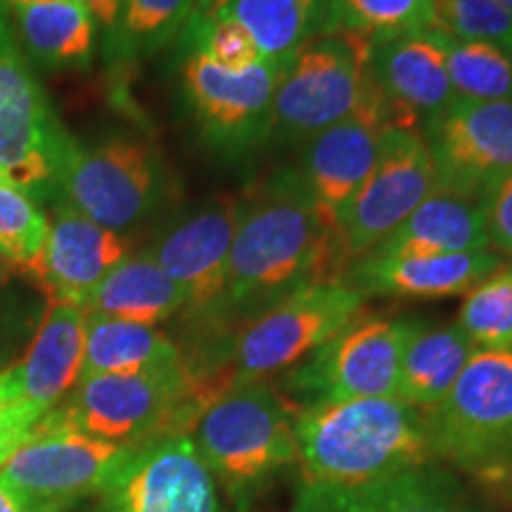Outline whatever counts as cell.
Wrapping results in <instances>:
<instances>
[{
	"instance_id": "30",
	"label": "cell",
	"mask_w": 512,
	"mask_h": 512,
	"mask_svg": "<svg viewBox=\"0 0 512 512\" xmlns=\"http://www.w3.org/2000/svg\"><path fill=\"white\" fill-rule=\"evenodd\" d=\"M197 0H124L107 50L119 60H138L162 50L188 24Z\"/></svg>"
},
{
	"instance_id": "25",
	"label": "cell",
	"mask_w": 512,
	"mask_h": 512,
	"mask_svg": "<svg viewBox=\"0 0 512 512\" xmlns=\"http://www.w3.org/2000/svg\"><path fill=\"white\" fill-rule=\"evenodd\" d=\"M181 363V351L157 328L86 313V354L79 382L98 375L150 373Z\"/></svg>"
},
{
	"instance_id": "12",
	"label": "cell",
	"mask_w": 512,
	"mask_h": 512,
	"mask_svg": "<svg viewBox=\"0 0 512 512\" xmlns=\"http://www.w3.org/2000/svg\"><path fill=\"white\" fill-rule=\"evenodd\" d=\"M69 138L0 8V171L27 195L48 197Z\"/></svg>"
},
{
	"instance_id": "37",
	"label": "cell",
	"mask_w": 512,
	"mask_h": 512,
	"mask_svg": "<svg viewBox=\"0 0 512 512\" xmlns=\"http://www.w3.org/2000/svg\"><path fill=\"white\" fill-rule=\"evenodd\" d=\"M36 425L38 422L31 420L19 408H10L5 403H0V465L29 439V434Z\"/></svg>"
},
{
	"instance_id": "15",
	"label": "cell",
	"mask_w": 512,
	"mask_h": 512,
	"mask_svg": "<svg viewBox=\"0 0 512 512\" xmlns=\"http://www.w3.org/2000/svg\"><path fill=\"white\" fill-rule=\"evenodd\" d=\"M102 494L107 512H221L214 475L183 434L133 448Z\"/></svg>"
},
{
	"instance_id": "10",
	"label": "cell",
	"mask_w": 512,
	"mask_h": 512,
	"mask_svg": "<svg viewBox=\"0 0 512 512\" xmlns=\"http://www.w3.org/2000/svg\"><path fill=\"white\" fill-rule=\"evenodd\" d=\"M162 188L157 150L131 136H114L93 147L69 138L55 176L62 202L114 233L147 219Z\"/></svg>"
},
{
	"instance_id": "20",
	"label": "cell",
	"mask_w": 512,
	"mask_h": 512,
	"mask_svg": "<svg viewBox=\"0 0 512 512\" xmlns=\"http://www.w3.org/2000/svg\"><path fill=\"white\" fill-rule=\"evenodd\" d=\"M48 221L46 249L29 275L50 302L83 309L102 278L126 259L128 242L121 233L91 221L62 200H55Z\"/></svg>"
},
{
	"instance_id": "24",
	"label": "cell",
	"mask_w": 512,
	"mask_h": 512,
	"mask_svg": "<svg viewBox=\"0 0 512 512\" xmlns=\"http://www.w3.org/2000/svg\"><path fill=\"white\" fill-rule=\"evenodd\" d=\"M188 309V294L169 278L150 252L128 254L91 292L83 311L155 328Z\"/></svg>"
},
{
	"instance_id": "32",
	"label": "cell",
	"mask_w": 512,
	"mask_h": 512,
	"mask_svg": "<svg viewBox=\"0 0 512 512\" xmlns=\"http://www.w3.org/2000/svg\"><path fill=\"white\" fill-rule=\"evenodd\" d=\"M392 38L432 29V0H330V31Z\"/></svg>"
},
{
	"instance_id": "34",
	"label": "cell",
	"mask_w": 512,
	"mask_h": 512,
	"mask_svg": "<svg viewBox=\"0 0 512 512\" xmlns=\"http://www.w3.org/2000/svg\"><path fill=\"white\" fill-rule=\"evenodd\" d=\"M48 233L50 221L34 197L0 181V256L29 273L46 249Z\"/></svg>"
},
{
	"instance_id": "21",
	"label": "cell",
	"mask_w": 512,
	"mask_h": 512,
	"mask_svg": "<svg viewBox=\"0 0 512 512\" xmlns=\"http://www.w3.org/2000/svg\"><path fill=\"white\" fill-rule=\"evenodd\" d=\"M503 264L494 249L430 256L363 254L349 261L339 280L366 299H446L475 290Z\"/></svg>"
},
{
	"instance_id": "3",
	"label": "cell",
	"mask_w": 512,
	"mask_h": 512,
	"mask_svg": "<svg viewBox=\"0 0 512 512\" xmlns=\"http://www.w3.org/2000/svg\"><path fill=\"white\" fill-rule=\"evenodd\" d=\"M294 415L271 382H254L226 389L192 425V444L240 512L297 463Z\"/></svg>"
},
{
	"instance_id": "17",
	"label": "cell",
	"mask_w": 512,
	"mask_h": 512,
	"mask_svg": "<svg viewBox=\"0 0 512 512\" xmlns=\"http://www.w3.org/2000/svg\"><path fill=\"white\" fill-rule=\"evenodd\" d=\"M370 79L389 126L403 131L422 133L456 98L437 29L377 38L370 48Z\"/></svg>"
},
{
	"instance_id": "31",
	"label": "cell",
	"mask_w": 512,
	"mask_h": 512,
	"mask_svg": "<svg viewBox=\"0 0 512 512\" xmlns=\"http://www.w3.org/2000/svg\"><path fill=\"white\" fill-rule=\"evenodd\" d=\"M181 34L188 38L190 53L204 55L226 72L240 74L266 62L247 29L223 8V0H197Z\"/></svg>"
},
{
	"instance_id": "19",
	"label": "cell",
	"mask_w": 512,
	"mask_h": 512,
	"mask_svg": "<svg viewBox=\"0 0 512 512\" xmlns=\"http://www.w3.org/2000/svg\"><path fill=\"white\" fill-rule=\"evenodd\" d=\"M240 200L223 197L195 209L169 228L147 252L188 294V309L209 318L226 290L228 256Z\"/></svg>"
},
{
	"instance_id": "36",
	"label": "cell",
	"mask_w": 512,
	"mask_h": 512,
	"mask_svg": "<svg viewBox=\"0 0 512 512\" xmlns=\"http://www.w3.org/2000/svg\"><path fill=\"white\" fill-rule=\"evenodd\" d=\"M489 247L512 259V174L482 200Z\"/></svg>"
},
{
	"instance_id": "40",
	"label": "cell",
	"mask_w": 512,
	"mask_h": 512,
	"mask_svg": "<svg viewBox=\"0 0 512 512\" xmlns=\"http://www.w3.org/2000/svg\"><path fill=\"white\" fill-rule=\"evenodd\" d=\"M34 3H57V0H10V5H34Z\"/></svg>"
},
{
	"instance_id": "35",
	"label": "cell",
	"mask_w": 512,
	"mask_h": 512,
	"mask_svg": "<svg viewBox=\"0 0 512 512\" xmlns=\"http://www.w3.org/2000/svg\"><path fill=\"white\" fill-rule=\"evenodd\" d=\"M432 29L512 50V12L496 0H432Z\"/></svg>"
},
{
	"instance_id": "18",
	"label": "cell",
	"mask_w": 512,
	"mask_h": 512,
	"mask_svg": "<svg viewBox=\"0 0 512 512\" xmlns=\"http://www.w3.org/2000/svg\"><path fill=\"white\" fill-rule=\"evenodd\" d=\"M86 354V311L50 302L24 358L0 370V403L41 420L76 387Z\"/></svg>"
},
{
	"instance_id": "38",
	"label": "cell",
	"mask_w": 512,
	"mask_h": 512,
	"mask_svg": "<svg viewBox=\"0 0 512 512\" xmlns=\"http://www.w3.org/2000/svg\"><path fill=\"white\" fill-rule=\"evenodd\" d=\"M88 12H91L95 27L105 31V41H110L114 31H117L119 17H121V3L124 0H83Z\"/></svg>"
},
{
	"instance_id": "11",
	"label": "cell",
	"mask_w": 512,
	"mask_h": 512,
	"mask_svg": "<svg viewBox=\"0 0 512 512\" xmlns=\"http://www.w3.org/2000/svg\"><path fill=\"white\" fill-rule=\"evenodd\" d=\"M283 69L280 62H261L235 74L188 53L181 69L183 95L197 131L216 155L235 162L271 143L273 95Z\"/></svg>"
},
{
	"instance_id": "5",
	"label": "cell",
	"mask_w": 512,
	"mask_h": 512,
	"mask_svg": "<svg viewBox=\"0 0 512 512\" xmlns=\"http://www.w3.org/2000/svg\"><path fill=\"white\" fill-rule=\"evenodd\" d=\"M214 399L183 361L150 373L88 377L53 411L88 437L136 448L192 430Z\"/></svg>"
},
{
	"instance_id": "4",
	"label": "cell",
	"mask_w": 512,
	"mask_h": 512,
	"mask_svg": "<svg viewBox=\"0 0 512 512\" xmlns=\"http://www.w3.org/2000/svg\"><path fill=\"white\" fill-rule=\"evenodd\" d=\"M363 309L366 297L342 280L304 287L235 328L202 377L230 389L285 375L363 316Z\"/></svg>"
},
{
	"instance_id": "8",
	"label": "cell",
	"mask_w": 512,
	"mask_h": 512,
	"mask_svg": "<svg viewBox=\"0 0 512 512\" xmlns=\"http://www.w3.org/2000/svg\"><path fill=\"white\" fill-rule=\"evenodd\" d=\"M368 36L328 31L299 50L280 74L273 95L271 140L304 145L358 110L370 91Z\"/></svg>"
},
{
	"instance_id": "1",
	"label": "cell",
	"mask_w": 512,
	"mask_h": 512,
	"mask_svg": "<svg viewBox=\"0 0 512 512\" xmlns=\"http://www.w3.org/2000/svg\"><path fill=\"white\" fill-rule=\"evenodd\" d=\"M342 271L335 235L297 166L275 169L240 200L226 290L209 323L240 328L304 287L339 280Z\"/></svg>"
},
{
	"instance_id": "14",
	"label": "cell",
	"mask_w": 512,
	"mask_h": 512,
	"mask_svg": "<svg viewBox=\"0 0 512 512\" xmlns=\"http://www.w3.org/2000/svg\"><path fill=\"white\" fill-rule=\"evenodd\" d=\"M437 190L484 200L512 174V105L453 98L422 128Z\"/></svg>"
},
{
	"instance_id": "9",
	"label": "cell",
	"mask_w": 512,
	"mask_h": 512,
	"mask_svg": "<svg viewBox=\"0 0 512 512\" xmlns=\"http://www.w3.org/2000/svg\"><path fill=\"white\" fill-rule=\"evenodd\" d=\"M131 451V446L88 437L50 411L0 465V486L31 512H64L105 491Z\"/></svg>"
},
{
	"instance_id": "43",
	"label": "cell",
	"mask_w": 512,
	"mask_h": 512,
	"mask_svg": "<svg viewBox=\"0 0 512 512\" xmlns=\"http://www.w3.org/2000/svg\"><path fill=\"white\" fill-rule=\"evenodd\" d=\"M3 5H5V0H0V8H3Z\"/></svg>"
},
{
	"instance_id": "39",
	"label": "cell",
	"mask_w": 512,
	"mask_h": 512,
	"mask_svg": "<svg viewBox=\"0 0 512 512\" xmlns=\"http://www.w3.org/2000/svg\"><path fill=\"white\" fill-rule=\"evenodd\" d=\"M0 512H31L27 505H22L15 496L8 494V491L0 486Z\"/></svg>"
},
{
	"instance_id": "23",
	"label": "cell",
	"mask_w": 512,
	"mask_h": 512,
	"mask_svg": "<svg viewBox=\"0 0 512 512\" xmlns=\"http://www.w3.org/2000/svg\"><path fill=\"white\" fill-rule=\"evenodd\" d=\"M489 247L482 200L434 190L418 209L368 254L430 256L463 254Z\"/></svg>"
},
{
	"instance_id": "29",
	"label": "cell",
	"mask_w": 512,
	"mask_h": 512,
	"mask_svg": "<svg viewBox=\"0 0 512 512\" xmlns=\"http://www.w3.org/2000/svg\"><path fill=\"white\" fill-rule=\"evenodd\" d=\"M448 79L456 98L512 105V50L441 34Z\"/></svg>"
},
{
	"instance_id": "27",
	"label": "cell",
	"mask_w": 512,
	"mask_h": 512,
	"mask_svg": "<svg viewBox=\"0 0 512 512\" xmlns=\"http://www.w3.org/2000/svg\"><path fill=\"white\" fill-rule=\"evenodd\" d=\"M477 347L453 325H422L408 342L401 361L396 396L418 411H430L451 392Z\"/></svg>"
},
{
	"instance_id": "2",
	"label": "cell",
	"mask_w": 512,
	"mask_h": 512,
	"mask_svg": "<svg viewBox=\"0 0 512 512\" xmlns=\"http://www.w3.org/2000/svg\"><path fill=\"white\" fill-rule=\"evenodd\" d=\"M294 439L302 482L363 484L434 463L425 413L399 396L304 408Z\"/></svg>"
},
{
	"instance_id": "6",
	"label": "cell",
	"mask_w": 512,
	"mask_h": 512,
	"mask_svg": "<svg viewBox=\"0 0 512 512\" xmlns=\"http://www.w3.org/2000/svg\"><path fill=\"white\" fill-rule=\"evenodd\" d=\"M425 413L434 460L505 479L512 472V349H477L451 392Z\"/></svg>"
},
{
	"instance_id": "42",
	"label": "cell",
	"mask_w": 512,
	"mask_h": 512,
	"mask_svg": "<svg viewBox=\"0 0 512 512\" xmlns=\"http://www.w3.org/2000/svg\"><path fill=\"white\" fill-rule=\"evenodd\" d=\"M0 181H3V183H10V181H8V178H5V174H3V171H0Z\"/></svg>"
},
{
	"instance_id": "16",
	"label": "cell",
	"mask_w": 512,
	"mask_h": 512,
	"mask_svg": "<svg viewBox=\"0 0 512 512\" xmlns=\"http://www.w3.org/2000/svg\"><path fill=\"white\" fill-rule=\"evenodd\" d=\"M387 128H392L387 110L375 83H370L368 95L351 117L316 133L302 145L297 171L332 235L342 209L373 171Z\"/></svg>"
},
{
	"instance_id": "33",
	"label": "cell",
	"mask_w": 512,
	"mask_h": 512,
	"mask_svg": "<svg viewBox=\"0 0 512 512\" xmlns=\"http://www.w3.org/2000/svg\"><path fill=\"white\" fill-rule=\"evenodd\" d=\"M456 325L477 349H512V264L467 292Z\"/></svg>"
},
{
	"instance_id": "28",
	"label": "cell",
	"mask_w": 512,
	"mask_h": 512,
	"mask_svg": "<svg viewBox=\"0 0 512 512\" xmlns=\"http://www.w3.org/2000/svg\"><path fill=\"white\" fill-rule=\"evenodd\" d=\"M223 8L247 29L266 62L287 64L330 31V0H223Z\"/></svg>"
},
{
	"instance_id": "7",
	"label": "cell",
	"mask_w": 512,
	"mask_h": 512,
	"mask_svg": "<svg viewBox=\"0 0 512 512\" xmlns=\"http://www.w3.org/2000/svg\"><path fill=\"white\" fill-rule=\"evenodd\" d=\"M425 320L415 316H358L306 361L283 375L294 411L354 399L396 396L408 342Z\"/></svg>"
},
{
	"instance_id": "13",
	"label": "cell",
	"mask_w": 512,
	"mask_h": 512,
	"mask_svg": "<svg viewBox=\"0 0 512 512\" xmlns=\"http://www.w3.org/2000/svg\"><path fill=\"white\" fill-rule=\"evenodd\" d=\"M434 190V164L420 133L387 128L373 171L337 219L344 268L380 245Z\"/></svg>"
},
{
	"instance_id": "26",
	"label": "cell",
	"mask_w": 512,
	"mask_h": 512,
	"mask_svg": "<svg viewBox=\"0 0 512 512\" xmlns=\"http://www.w3.org/2000/svg\"><path fill=\"white\" fill-rule=\"evenodd\" d=\"M12 15L19 43L34 62L50 69L91 62L95 22L83 0L12 5Z\"/></svg>"
},
{
	"instance_id": "41",
	"label": "cell",
	"mask_w": 512,
	"mask_h": 512,
	"mask_svg": "<svg viewBox=\"0 0 512 512\" xmlns=\"http://www.w3.org/2000/svg\"><path fill=\"white\" fill-rule=\"evenodd\" d=\"M496 3L503 5V8L508 10V12H512V0H496Z\"/></svg>"
},
{
	"instance_id": "22",
	"label": "cell",
	"mask_w": 512,
	"mask_h": 512,
	"mask_svg": "<svg viewBox=\"0 0 512 512\" xmlns=\"http://www.w3.org/2000/svg\"><path fill=\"white\" fill-rule=\"evenodd\" d=\"M290 512H472L456 477L427 463L363 484L302 482Z\"/></svg>"
}]
</instances>
